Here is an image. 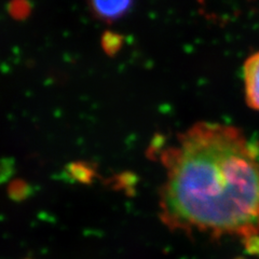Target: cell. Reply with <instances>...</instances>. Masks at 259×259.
Returning <instances> with one entry per match:
<instances>
[{"label":"cell","instance_id":"1","mask_svg":"<svg viewBox=\"0 0 259 259\" xmlns=\"http://www.w3.org/2000/svg\"><path fill=\"white\" fill-rule=\"evenodd\" d=\"M161 220L214 238L259 234V144L240 128L200 122L163 155Z\"/></svg>","mask_w":259,"mask_h":259},{"label":"cell","instance_id":"2","mask_svg":"<svg viewBox=\"0 0 259 259\" xmlns=\"http://www.w3.org/2000/svg\"><path fill=\"white\" fill-rule=\"evenodd\" d=\"M243 80L246 104L259 111V51L249 55L243 65Z\"/></svg>","mask_w":259,"mask_h":259},{"label":"cell","instance_id":"3","mask_svg":"<svg viewBox=\"0 0 259 259\" xmlns=\"http://www.w3.org/2000/svg\"><path fill=\"white\" fill-rule=\"evenodd\" d=\"M95 13L106 20L118 19L131 7L132 0H91Z\"/></svg>","mask_w":259,"mask_h":259},{"label":"cell","instance_id":"4","mask_svg":"<svg viewBox=\"0 0 259 259\" xmlns=\"http://www.w3.org/2000/svg\"><path fill=\"white\" fill-rule=\"evenodd\" d=\"M32 193V189L24 182L13 183L9 188V196L13 201L20 202L26 200Z\"/></svg>","mask_w":259,"mask_h":259},{"label":"cell","instance_id":"5","mask_svg":"<svg viewBox=\"0 0 259 259\" xmlns=\"http://www.w3.org/2000/svg\"><path fill=\"white\" fill-rule=\"evenodd\" d=\"M69 174H70V176L74 177V180L76 182L84 183V184L90 183L92 181L93 175H94L92 171H90V169L82 166V165L71 166L69 169Z\"/></svg>","mask_w":259,"mask_h":259},{"label":"cell","instance_id":"6","mask_svg":"<svg viewBox=\"0 0 259 259\" xmlns=\"http://www.w3.org/2000/svg\"><path fill=\"white\" fill-rule=\"evenodd\" d=\"M26 259H30V258H26Z\"/></svg>","mask_w":259,"mask_h":259}]
</instances>
